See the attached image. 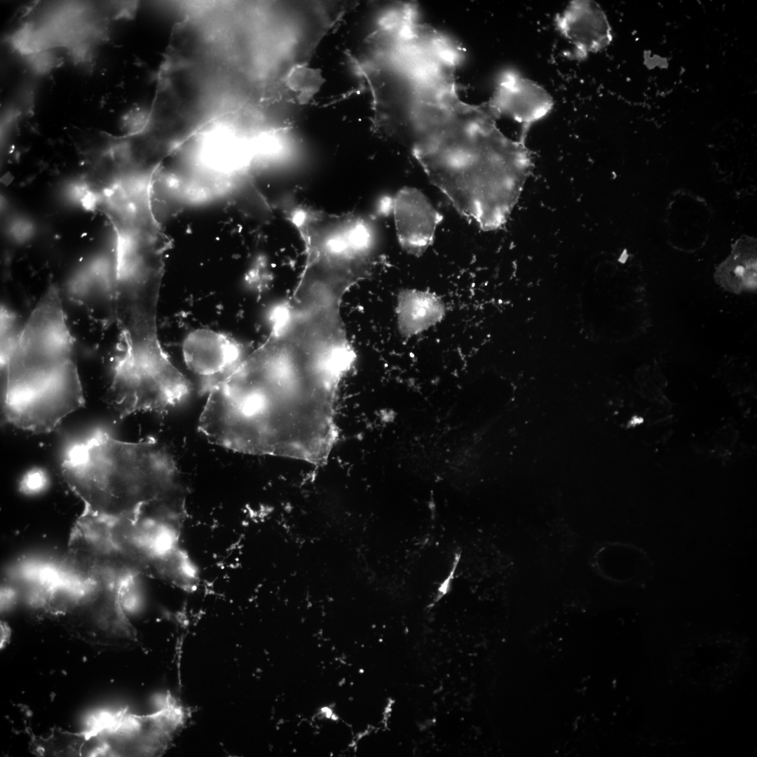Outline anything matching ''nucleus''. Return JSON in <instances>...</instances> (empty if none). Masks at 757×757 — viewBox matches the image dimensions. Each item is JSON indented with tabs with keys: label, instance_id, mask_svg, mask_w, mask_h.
Instances as JSON below:
<instances>
[{
	"label": "nucleus",
	"instance_id": "obj_2",
	"mask_svg": "<svg viewBox=\"0 0 757 757\" xmlns=\"http://www.w3.org/2000/svg\"><path fill=\"white\" fill-rule=\"evenodd\" d=\"M496 120L486 102L470 104L447 91L421 98L391 135L455 208L484 231L506 222L531 167L524 141L505 136Z\"/></svg>",
	"mask_w": 757,
	"mask_h": 757
},
{
	"label": "nucleus",
	"instance_id": "obj_9",
	"mask_svg": "<svg viewBox=\"0 0 757 757\" xmlns=\"http://www.w3.org/2000/svg\"><path fill=\"white\" fill-rule=\"evenodd\" d=\"M557 29L574 46V55L584 59L608 46L613 39L607 17L591 0L571 1L554 19Z\"/></svg>",
	"mask_w": 757,
	"mask_h": 757
},
{
	"label": "nucleus",
	"instance_id": "obj_1",
	"mask_svg": "<svg viewBox=\"0 0 757 757\" xmlns=\"http://www.w3.org/2000/svg\"><path fill=\"white\" fill-rule=\"evenodd\" d=\"M347 373L339 362L268 332L208 392L199 430L234 451L322 465L336 438L335 403Z\"/></svg>",
	"mask_w": 757,
	"mask_h": 757
},
{
	"label": "nucleus",
	"instance_id": "obj_13",
	"mask_svg": "<svg viewBox=\"0 0 757 757\" xmlns=\"http://www.w3.org/2000/svg\"><path fill=\"white\" fill-rule=\"evenodd\" d=\"M271 278L268 271L265 269L262 259H259L255 264L250 268L245 278V285L249 289L254 293H261L266 290Z\"/></svg>",
	"mask_w": 757,
	"mask_h": 757
},
{
	"label": "nucleus",
	"instance_id": "obj_10",
	"mask_svg": "<svg viewBox=\"0 0 757 757\" xmlns=\"http://www.w3.org/2000/svg\"><path fill=\"white\" fill-rule=\"evenodd\" d=\"M397 325L402 336L410 337L439 323L445 315L442 300L433 293L403 289L397 296Z\"/></svg>",
	"mask_w": 757,
	"mask_h": 757
},
{
	"label": "nucleus",
	"instance_id": "obj_14",
	"mask_svg": "<svg viewBox=\"0 0 757 757\" xmlns=\"http://www.w3.org/2000/svg\"><path fill=\"white\" fill-rule=\"evenodd\" d=\"M48 483L46 473L41 469H34L25 474L20 482V488L26 493L41 491Z\"/></svg>",
	"mask_w": 757,
	"mask_h": 757
},
{
	"label": "nucleus",
	"instance_id": "obj_3",
	"mask_svg": "<svg viewBox=\"0 0 757 757\" xmlns=\"http://www.w3.org/2000/svg\"><path fill=\"white\" fill-rule=\"evenodd\" d=\"M61 467L84 512L97 515L121 517L184 492L175 460L154 439L128 442L99 432L72 445Z\"/></svg>",
	"mask_w": 757,
	"mask_h": 757
},
{
	"label": "nucleus",
	"instance_id": "obj_15",
	"mask_svg": "<svg viewBox=\"0 0 757 757\" xmlns=\"http://www.w3.org/2000/svg\"><path fill=\"white\" fill-rule=\"evenodd\" d=\"M459 558H460L459 554H456L455 562L453 563V566L452 571L449 573L448 578H446L443 581V582L441 584V585L439 586V587L438 589V599L441 598L444 594H445L448 592L449 587L450 584H451V582L452 581V580L453 578V574L455 573V571H456V566L458 564Z\"/></svg>",
	"mask_w": 757,
	"mask_h": 757
},
{
	"label": "nucleus",
	"instance_id": "obj_5",
	"mask_svg": "<svg viewBox=\"0 0 757 757\" xmlns=\"http://www.w3.org/2000/svg\"><path fill=\"white\" fill-rule=\"evenodd\" d=\"M187 713L170 693L152 714L125 710L94 716L81 735L90 756H158L165 752L184 725Z\"/></svg>",
	"mask_w": 757,
	"mask_h": 757
},
{
	"label": "nucleus",
	"instance_id": "obj_12",
	"mask_svg": "<svg viewBox=\"0 0 757 757\" xmlns=\"http://www.w3.org/2000/svg\"><path fill=\"white\" fill-rule=\"evenodd\" d=\"M16 319L13 313L5 307L1 308V364L6 362L19 338Z\"/></svg>",
	"mask_w": 757,
	"mask_h": 757
},
{
	"label": "nucleus",
	"instance_id": "obj_6",
	"mask_svg": "<svg viewBox=\"0 0 757 757\" xmlns=\"http://www.w3.org/2000/svg\"><path fill=\"white\" fill-rule=\"evenodd\" d=\"M182 355L187 367L201 378L203 388L208 393L232 374L248 354L233 337L200 328L184 338Z\"/></svg>",
	"mask_w": 757,
	"mask_h": 757
},
{
	"label": "nucleus",
	"instance_id": "obj_4",
	"mask_svg": "<svg viewBox=\"0 0 757 757\" xmlns=\"http://www.w3.org/2000/svg\"><path fill=\"white\" fill-rule=\"evenodd\" d=\"M122 5L111 1L37 2L23 15L9 40L25 54L55 48L85 53L107 36L111 22L123 14Z\"/></svg>",
	"mask_w": 757,
	"mask_h": 757
},
{
	"label": "nucleus",
	"instance_id": "obj_8",
	"mask_svg": "<svg viewBox=\"0 0 757 757\" xmlns=\"http://www.w3.org/2000/svg\"><path fill=\"white\" fill-rule=\"evenodd\" d=\"M393 210L399 243L408 254L420 257L432 243L442 216L418 189L404 187L393 198Z\"/></svg>",
	"mask_w": 757,
	"mask_h": 757
},
{
	"label": "nucleus",
	"instance_id": "obj_7",
	"mask_svg": "<svg viewBox=\"0 0 757 757\" xmlns=\"http://www.w3.org/2000/svg\"><path fill=\"white\" fill-rule=\"evenodd\" d=\"M486 102L497 118L508 116L522 125V139L531 125L545 117L554 105L545 89L513 71L501 74Z\"/></svg>",
	"mask_w": 757,
	"mask_h": 757
},
{
	"label": "nucleus",
	"instance_id": "obj_11",
	"mask_svg": "<svg viewBox=\"0 0 757 757\" xmlns=\"http://www.w3.org/2000/svg\"><path fill=\"white\" fill-rule=\"evenodd\" d=\"M286 85L297 93L301 102H307L318 93L325 82L321 71L304 64L293 66L286 77Z\"/></svg>",
	"mask_w": 757,
	"mask_h": 757
}]
</instances>
